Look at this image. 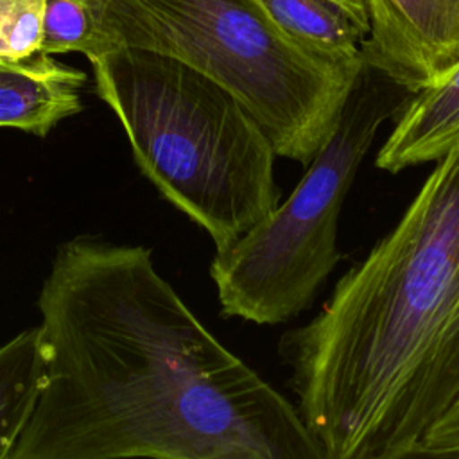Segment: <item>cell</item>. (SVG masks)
I'll use <instances>...</instances> for the list:
<instances>
[{"instance_id":"12","label":"cell","mask_w":459,"mask_h":459,"mask_svg":"<svg viewBox=\"0 0 459 459\" xmlns=\"http://www.w3.org/2000/svg\"><path fill=\"white\" fill-rule=\"evenodd\" d=\"M47 0H0V59L16 61L39 52Z\"/></svg>"},{"instance_id":"9","label":"cell","mask_w":459,"mask_h":459,"mask_svg":"<svg viewBox=\"0 0 459 459\" xmlns=\"http://www.w3.org/2000/svg\"><path fill=\"white\" fill-rule=\"evenodd\" d=\"M281 30L344 63H364L366 32L330 0H253Z\"/></svg>"},{"instance_id":"13","label":"cell","mask_w":459,"mask_h":459,"mask_svg":"<svg viewBox=\"0 0 459 459\" xmlns=\"http://www.w3.org/2000/svg\"><path fill=\"white\" fill-rule=\"evenodd\" d=\"M414 457H459V400L427 430Z\"/></svg>"},{"instance_id":"11","label":"cell","mask_w":459,"mask_h":459,"mask_svg":"<svg viewBox=\"0 0 459 459\" xmlns=\"http://www.w3.org/2000/svg\"><path fill=\"white\" fill-rule=\"evenodd\" d=\"M117 50L100 27L93 0H47L39 52H77L95 61Z\"/></svg>"},{"instance_id":"7","label":"cell","mask_w":459,"mask_h":459,"mask_svg":"<svg viewBox=\"0 0 459 459\" xmlns=\"http://www.w3.org/2000/svg\"><path fill=\"white\" fill-rule=\"evenodd\" d=\"M84 84V72L43 52L16 61L0 59V127L47 136L82 109Z\"/></svg>"},{"instance_id":"10","label":"cell","mask_w":459,"mask_h":459,"mask_svg":"<svg viewBox=\"0 0 459 459\" xmlns=\"http://www.w3.org/2000/svg\"><path fill=\"white\" fill-rule=\"evenodd\" d=\"M43 377L38 326L0 346V459H7L27 423Z\"/></svg>"},{"instance_id":"5","label":"cell","mask_w":459,"mask_h":459,"mask_svg":"<svg viewBox=\"0 0 459 459\" xmlns=\"http://www.w3.org/2000/svg\"><path fill=\"white\" fill-rule=\"evenodd\" d=\"M412 93L364 66L341 118L292 194L224 247L210 276L226 317L281 325L307 310L341 260L337 226L346 194L385 120Z\"/></svg>"},{"instance_id":"2","label":"cell","mask_w":459,"mask_h":459,"mask_svg":"<svg viewBox=\"0 0 459 459\" xmlns=\"http://www.w3.org/2000/svg\"><path fill=\"white\" fill-rule=\"evenodd\" d=\"M278 351L325 459L414 457L459 400V143Z\"/></svg>"},{"instance_id":"6","label":"cell","mask_w":459,"mask_h":459,"mask_svg":"<svg viewBox=\"0 0 459 459\" xmlns=\"http://www.w3.org/2000/svg\"><path fill=\"white\" fill-rule=\"evenodd\" d=\"M364 66L416 93L459 65V0H366Z\"/></svg>"},{"instance_id":"14","label":"cell","mask_w":459,"mask_h":459,"mask_svg":"<svg viewBox=\"0 0 459 459\" xmlns=\"http://www.w3.org/2000/svg\"><path fill=\"white\" fill-rule=\"evenodd\" d=\"M335 5H339L366 34H368V4L366 0H330Z\"/></svg>"},{"instance_id":"3","label":"cell","mask_w":459,"mask_h":459,"mask_svg":"<svg viewBox=\"0 0 459 459\" xmlns=\"http://www.w3.org/2000/svg\"><path fill=\"white\" fill-rule=\"evenodd\" d=\"M134 161L158 192L224 247L280 203L276 151L247 109L192 66L120 47L91 61Z\"/></svg>"},{"instance_id":"1","label":"cell","mask_w":459,"mask_h":459,"mask_svg":"<svg viewBox=\"0 0 459 459\" xmlns=\"http://www.w3.org/2000/svg\"><path fill=\"white\" fill-rule=\"evenodd\" d=\"M38 308L41 385L7 459H325L298 407L213 337L147 247L63 244Z\"/></svg>"},{"instance_id":"8","label":"cell","mask_w":459,"mask_h":459,"mask_svg":"<svg viewBox=\"0 0 459 459\" xmlns=\"http://www.w3.org/2000/svg\"><path fill=\"white\" fill-rule=\"evenodd\" d=\"M459 143V65L437 82L412 93L377 152L387 172L437 161Z\"/></svg>"},{"instance_id":"4","label":"cell","mask_w":459,"mask_h":459,"mask_svg":"<svg viewBox=\"0 0 459 459\" xmlns=\"http://www.w3.org/2000/svg\"><path fill=\"white\" fill-rule=\"evenodd\" d=\"M115 48L174 57L226 88L276 156L307 167L333 133L364 63L328 57L253 0H93Z\"/></svg>"}]
</instances>
